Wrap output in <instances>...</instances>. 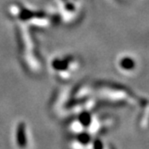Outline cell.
<instances>
[{
	"label": "cell",
	"instance_id": "8",
	"mask_svg": "<svg viewBox=\"0 0 149 149\" xmlns=\"http://www.w3.org/2000/svg\"><path fill=\"white\" fill-rule=\"evenodd\" d=\"M93 146H94L95 148H101V147L102 146V145L100 143V141H99V140H96V141H94Z\"/></svg>",
	"mask_w": 149,
	"mask_h": 149
},
{
	"label": "cell",
	"instance_id": "2",
	"mask_svg": "<svg viewBox=\"0 0 149 149\" xmlns=\"http://www.w3.org/2000/svg\"><path fill=\"white\" fill-rule=\"evenodd\" d=\"M69 58H65V59H55L52 62V67L54 69L58 71H64L68 68V63H69Z\"/></svg>",
	"mask_w": 149,
	"mask_h": 149
},
{
	"label": "cell",
	"instance_id": "6",
	"mask_svg": "<svg viewBox=\"0 0 149 149\" xmlns=\"http://www.w3.org/2000/svg\"><path fill=\"white\" fill-rule=\"evenodd\" d=\"M77 139H78V141H79L80 143H82V144H84V145H86V144H88V143L90 142V140H91V136H90V135L87 134V133H81V134L78 135Z\"/></svg>",
	"mask_w": 149,
	"mask_h": 149
},
{
	"label": "cell",
	"instance_id": "3",
	"mask_svg": "<svg viewBox=\"0 0 149 149\" xmlns=\"http://www.w3.org/2000/svg\"><path fill=\"white\" fill-rule=\"evenodd\" d=\"M36 15V13L31 11L29 9H26V8H24L21 10L20 12V19L23 20V21H27V20H30L31 18H33Z\"/></svg>",
	"mask_w": 149,
	"mask_h": 149
},
{
	"label": "cell",
	"instance_id": "5",
	"mask_svg": "<svg viewBox=\"0 0 149 149\" xmlns=\"http://www.w3.org/2000/svg\"><path fill=\"white\" fill-rule=\"evenodd\" d=\"M120 66L124 69L130 70V69H132L135 67V62H134L133 59H131L130 58H125L121 59Z\"/></svg>",
	"mask_w": 149,
	"mask_h": 149
},
{
	"label": "cell",
	"instance_id": "4",
	"mask_svg": "<svg viewBox=\"0 0 149 149\" xmlns=\"http://www.w3.org/2000/svg\"><path fill=\"white\" fill-rule=\"evenodd\" d=\"M79 121L84 127L89 126L91 124V122H92L91 115L88 112H83V113H81L79 115Z\"/></svg>",
	"mask_w": 149,
	"mask_h": 149
},
{
	"label": "cell",
	"instance_id": "7",
	"mask_svg": "<svg viewBox=\"0 0 149 149\" xmlns=\"http://www.w3.org/2000/svg\"><path fill=\"white\" fill-rule=\"evenodd\" d=\"M65 8L68 10V11H74V6L72 3L67 2L66 5H65Z\"/></svg>",
	"mask_w": 149,
	"mask_h": 149
},
{
	"label": "cell",
	"instance_id": "1",
	"mask_svg": "<svg viewBox=\"0 0 149 149\" xmlns=\"http://www.w3.org/2000/svg\"><path fill=\"white\" fill-rule=\"evenodd\" d=\"M17 143L20 147H25L27 145V137H26V130H25V124L21 122L17 127Z\"/></svg>",
	"mask_w": 149,
	"mask_h": 149
},
{
	"label": "cell",
	"instance_id": "9",
	"mask_svg": "<svg viewBox=\"0 0 149 149\" xmlns=\"http://www.w3.org/2000/svg\"><path fill=\"white\" fill-rule=\"evenodd\" d=\"M62 1H65V2H66V1H67V0H62Z\"/></svg>",
	"mask_w": 149,
	"mask_h": 149
}]
</instances>
